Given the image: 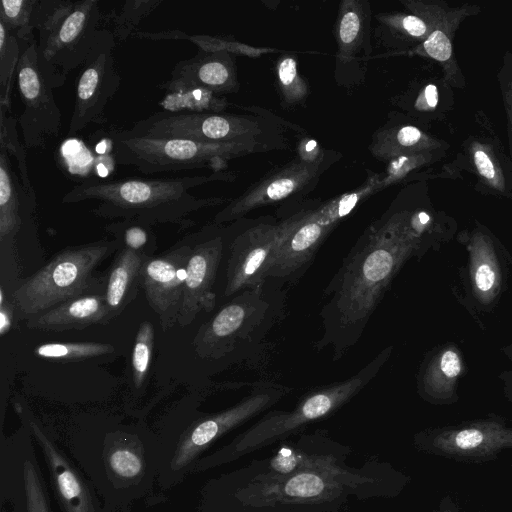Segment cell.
<instances>
[{"label":"cell","instance_id":"1","mask_svg":"<svg viewBox=\"0 0 512 512\" xmlns=\"http://www.w3.org/2000/svg\"><path fill=\"white\" fill-rule=\"evenodd\" d=\"M430 251L408 227L399 206L359 237L324 290L322 335L317 350L330 348L341 359L361 338L393 279L411 258Z\"/></svg>","mask_w":512,"mask_h":512},{"label":"cell","instance_id":"2","mask_svg":"<svg viewBox=\"0 0 512 512\" xmlns=\"http://www.w3.org/2000/svg\"><path fill=\"white\" fill-rule=\"evenodd\" d=\"M232 173L214 172L204 176L173 178H122L109 181H85L75 185L62 203L96 201L91 212L106 219H135L149 225H192L188 218L198 210L221 205L223 197L199 198L190 189L213 181H231Z\"/></svg>","mask_w":512,"mask_h":512},{"label":"cell","instance_id":"3","mask_svg":"<svg viewBox=\"0 0 512 512\" xmlns=\"http://www.w3.org/2000/svg\"><path fill=\"white\" fill-rule=\"evenodd\" d=\"M281 284L268 279L228 299L198 329L192 342L195 353L211 361L251 357L283 314L285 291Z\"/></svg>","mask_w":512,"mask_h":512},{"label":"cell","instance_id":"4","mask_svg":"<svg viewBox=\"0 0 512 512\" xmlns=\"http://www.w3.org/2000/svg\"><path fill=\"white\" fill-rule=\"evenodd\" d=\"M98 0H39L35 37L39 65L54 88L85 62L99 32Z\"/></svg>","mask_w":512,"mask_h":512},{"label":"cell","instance_id":"5","mask_svg":"<svg viewBox=\"0 0 512 512\" xmlns=\"http://www.w3.org/2000/svg\"><path fill=\"white\" fill-rule=\"evenodd\" d=\"M115 248L116 240H101L60 251L14 291L21 317L29 319L70 299L103 293L106 276L94 272Z\"/></svg>","mask_w":512,"mask_h":512},{"label":"cell","instance_id":"6","mask_svg":"<svg viewBox=\"0 0 512 512\" xmlns=\"http://www.w3.org/2000/svg\"><path fill=\"white\" fill-rule=\"evenodd\" d=\"M455 238L467 258L457 270L452 293L484 330V319L495 311L508 289L512 255L491 229L477 220L457 232Z\"/></svg>","mask_w":512,"mask_h":512},{"label":"cell","instance_id":"7","mask_svg":"<svg viewBox=\"0 0 512 512\" xmlns=\"http://www.w3.org/2000/svg\"><path fill=\"white\" fill-rule=\"evenodd\" d=\"M114 160L143 174L222 165L253 150L254 141L199 142L181 138L137 136L127 130L109 134Z\"/></svg>","mask_w":512,"mask_h":512},{"label":"cell","instance_id":"8","mask_svg":"<svg viewBox=\"0 0 512 512\" xmlns=\"http://www.w3.org/2000/svg\"><path fill=\"white\" fill-rule=\"evenodd\" d=\"M392 351L393 346L385 347L351 377L311 391L293 410L265 416L238 439L232 452L239 454L251 451L336 411L376 377L391 357Z\"/></svg>","mask_w":512,"mask_h":512},{"label":"cell","instance_id":"9","mask_svg":"<svg viewBox=\"0 0 512 512\" xmlns=\"http://www.w3.org/2000/svg\"><path fill=\"white\" fill-rule=\"evenodd\" d=\"M365 192L347 194L323 206L304 208L283 218L284 232L268 279L282 283L298 279L330 232L354 209Z\"/></svg>","mask_w":512,"mask_h":512},{"label":"cell","instance_id":"10","mask_svg":"<svg viewBox=\"0 0 512 512\" xmlns=\"http://www.w3.org/2000/svg\"><path fill=\"white\" fill-rule=\"evenodd\" d=\"M226 241L225 281L222 297H231L263 285L277 256L284 225L271 217L232 226ZM227 239V237H226Z\"/></svg>","mask_w":512,"mask_h":512},{"label":"cell","instance_id":"11","mask_svg":"<svg viewBox=\"0 0 512 512\" xmlns=\"http://www.w3.org/2000/svg\"><path fill=\"white\" fill-rule=\"evenodd\" d=\"M456 173L475 177L474 190L485 196L512 200V161L483 110L473 115V128L450 161Z\"/></svg>","mask_w":512,"mask_h":512},{"label":"cell","instance_id":"12","mask_svg":"<svg viewBox=\"0 0 512 512\" xmlns=\"http://www.w3.org/2000/svg\"><path fill=\"white\" fill-rule=\"evenodd\" d=\"M115 46L112 31L100 29L76 79L68 137L75 136L91 124L101 125L107 121L106 107L121 84L115 65Z\"/></svg>","mask_w":512,"mask_h":512},{"label":"cell","instance_id":"13","mask_svg":"<svg viewBox=\"0 0 512 512\" xmlns=\"http://www.w3.org/2000/svg\"><path fill=\"white\" fill-rule=\"evenodd\" d=\"M21 48L16 83L23 109L17 122L24 146L43 149L49 140L59 135L61 111L54 99L53 88L40 68L36 39Z\"/></svg>","mask_w":512,"mask_h":512},{"label":"cell","instance_id":"14","mask_svg":"<svg viewBox=\"0 0 512 512\" xmlns=\"http://www.w3.org/2000/svg\"><path fill=\"white\" fill-rule=\"evenodd\" d=\"M419 444L445 458L485 462L512 449V426L498 415L447 425L422 432Z\"/></svg>","mask_w":512,"mask_h":512},{"label":"cell","instance_id":"15","mask_svg":"<svg viewBox=\"0 0 512 512\" xmlns=\"http://www.w3.org/2000/svg\"><path fill=\"white\" fill-rule=\"evenodd\" d=\"M127 131L137 136L189 139L199 142L253 141L260 134L257 120L226 113H170L158 111Z\"/></svg>","mask_w":512,"mask_h":512},{"label":"cell","instance_id":"16","mask_svg":"<svg viewBox=\"0 0 512 512\" xmlns=\"http://www.w3.org/2000/svg\"><path fill=\"white\" fill-rule=\"evenodd\" d=\"M30 430H20L0 446V496L11 512H52Z\"/></svg>","mask_w":512,"mask_h":512},{"label":"cell","instance_id":"17","mask_svg":"<svg viewBox=\"0 0 512 512\" xmlns=\"http://www.w3.org/2000/svg\"><path fill=\"white\" fill-rule=\"evenodd\" d=\"M402 3L409 12L432 25L426 40L413 48V53L436 62L453 89H464L466 79L459 66L453 40L460 25L466 19L477 16L482 7L474 3L451 6L444 0H406Z\"/></svg>","mask_w":512,"mask_h":512},{"label":"cell","instance_id":"18","mask_svg":"<svg viewBox=\"0 0 512 512\" xmlns=\"http://www.w3.org/2000/svg\"><path fill=\"white\" fill-rule=\"evenodd\" d=\"M289 390L278 383L261 381L236 405L201 419L179 442L172 468L178 471L186 467L221 435L274 405Z\"/></svg>","mask_w":512,"mask_h":512},{"label":"cell","instance_id":"19","mask_svg":"<svg viewBox=\"0 0 512 512\" xmlns=\"http://www.w3.org/2000/svg\"><path fill=\"white\" fill-rule=\"evenodd\" d=\"M213 224L201 241L192 245L177 324H191L199 313L211 312L217 303L214 289L224 257L226 235Z\"/></svg>","mask_w":512,"mask_h":512},{"label":"cell","instance_id":"20","mask_svg":"<svg viewBox=\"0 0 512 512\" xmlns=\"http://www.w3.org/2000/svg\"><path fill=\"white\" fill-rule=\"evenodd\" d=\"M192 245L182 243L159 256L147 258L140 271V286L164 331L177 324L186 268Z\"/></svg>","mask_w":512,"mask_h":512},{"label":"cell","instance_id":"21","mask_svg":"<svg viewBox=\"0 0 512 512\" xmlns=\"http://www.w3.org/2000/svg\"><path fill=\"white\" fill-rule=\"evenodd\" d=\"M323 164L324 159L317 162L316 160L308 162L304 159L290 164L274 176H269L253 188L251 187L238 198L231 200L215 215L213 224L235 222L257 207L275 203L304 190L303 187L323 170Z\"/></svg>","mask_w":512,"mask_h":512},{"label":"cell","instance_id":"22","mask_svg":"<svg viewBox=\"0 0 512 512\" xmlns=\"http://www.w3.org/2000/svg\"><path fill=\"white\" fill-rule=\"evenodd\" d=\"M467 373L463 351L454 341L429 349L416 375L418 395L432 405H452L459 400V384Z\"/></svg>","mask_w":512,"mask_h":512},{"label":"cell","instance_id":"23","mask_svg":"<svg viewBox=\"0 0 512 512\" xmlns=\"http://www.w3.org/2000/svg\"><path fill=\"white\" fill-rule=\"evenodd\" d=\"M28 427L41 448L55 495L63 512H98L90 490L66 457L38 424L29 421Z\"/></svg>","mask_w":512,"mask_h":512},{"label":"cell","instance_id":"24","mask_svg":"<svg viewBox=\"0 0 512 512\" xmlns=\"http://www.w3.org/2000/svg\"><path fill=\"white\" fill-rule=\"evenodd\" d=\"M13 157L0 145V240L15 239L35 210L34 189H28L18 173Z\"/></svg>","mask_w":512,"mask_h":512},{"label":"cell","instance_id":"25","mask_svg":"<svg viewBox=\"0 0 512 512\" xmlns=\"http://www.w3.org/2000/svg\"><path fill=\"white\" fill-rule=\"evenodd\" d=\"M166 82L203 88L218 95L237 87L234 62L226 51L199 50L194 57L177 62Z\"/></svg>","mask_w":512,"mask_h":512},{"label":"cell","instance_id":"26","mask_svg":"<svg viewBox=\"0 0 512 512\" xmlns=\"http://www.w3.org/2000/svg\"><path fill=\"white\" fill-rule=\"evenodd\" d=\"M398 102L409 118L425 128L446 121L455 109L453 87L442 73L412 80Z\"/></svg>","mask_w":512,"mask_h":512},{"label":"cell","instance_id":"27","mask_svg":"<svg viewBox=\"0 0 512 512\" xmlns=\"http://www.w3.org/2000/svg\"><path fill=\"white\" fill-rule=\"evenodd\" d=\"M108 322L104 295L94 293L70 299L33 316L27 319L26 325L31 329L61 332Z\"/></svg>","mask_w":512,"mask_h":512},{"label":"cell","instance_id":"28","mask_svg":"<svg viewBox=\"0 0 512 512\" xmlns=\"http://www.w3.org/2000/svg\"><path fill=\"white\" fill-rule=\"evenodd\" d=\"M120 250L106 275L103 292L108 321L134 300L140 286V271L147 257L126 248Z\"/></svg>","mask_w":512,"mask_h":512},{"label":"cell","instance_id":"29","mask_svg":"<svg viewBox=\"0 0 512 512\" xmlns=\"http://www.w3.org/2000/svg\"><path fill=\"white\" fill-rule=\"evenodd\" d=\"M450 144L427 131L411 118L402 120L384 134V156L398 158L422 151L449 150Z\"/></svg>","mask_w":512,"mask_h":512},{"label":"cell","instance_id":"30","mask_svg":"<svg viewBox=\"0 0 512 512\" xmlns=\"http://www.w3.org/2000/svg\"><path fill=\"white\" fill-rule=\"evenodd\" d=\"M160 88L165 91L158 103L161 111L170 113H221L227 101L212 91L186 85L164 82Z\"/></svg>","mask_w":512,"mask_h":512},{"label":"cell","instance_id":"31","mask_svg":"<svg viewBox=\"0 0 512 512\" xmlns=\"http://www.w3.org/2000/svg\"><path fill=\"white\" fill-rule=\"evenodd\" d=\"M105 230L115 237L119 247L147 258L154 256L157 240L152 225L135 219H123L109 223Z\"/></svg>","mask_w":512,"mask_h":512},{"label":"cell","instance_id":"32","mask_svg":"<svg viewBox=\"0 0 512 512\" xmlns=\"http://www.w3.org/2000/svg\"><path fill=\"white\" fill-rule=\"evenodd\" d=\"M39 0H2L0 22L18 39L27 45L36 39L35 20Z\"/></svg>","mask_w":512,"mask_h":512},{"label":"cell","instance_id":"33","mask_svg":"<svg viewBox=\"0 0 512 512\" xmlns=\"http://www.w3.org/2000/svg\"><path fill=\"white\" fill-rule=\"evenodd\" d=\"M18 39L0 22V109L11 112V91L21 57Z\"/></svg>","mask_w":512,"mask_h":512},{"label":"cell","instance_id":"34","mask_svg":"<svg viewBox=\"0 0 512 512\" xmlns=\"http://www.w3.org/2000/svg\"><path fill=\"white\" fill-rule=\"evenodd\" d=\"M396 48H415L426 40L432 25L414 13H396L384 16Z\"/></svg>","mask_w":512,"mask_h":512},{"label":"cell","instance_id":"35","mask_svg":"<svg viewBox=\"0 0 512 512\" xmlns=\"http://www.w3.org/2000/svg\"><path fill=\"white\" fill-rule=\"evenodd\" d=\"M114 347L100 342H52L35 347L34 354L40 358L54 360H84L108 355Z\"/></svg>","mask_w":512,"mask_h":512},{"label":"cell","instance_id":"36","mask_svg":"<svg viewBox=\"0 0 512 512\" xmlns=\"http://www.w3.org/2000/svg\"><path fill=\"white\" fill-rule=\"evenodd\" d=\"M161 0H127L111 16L116 43H125L136 32L140 21L161 5Z\"/></svg>","mask_w":512,"mask_h":512},{"label":"cell","instance_id":"37","mask_svg":"<svg viewBox=\"0 0 512 512\" xmlns=\"http://www.w3.org/2000/svg\"><path fill=\"white\" fill-rule=\"evenodd\" d=\"M154 336L153 324L148 320L141 322L131 355L132 381L136 389L143 386L149 372L154 348Z\"/></svg>","mask_w":512,"mask_h":512},{"label":"cell","instance_id":"38","mask_svg":"<svg viewBox=\"0 0 512 512\" xmlns=\"http://www.w3.org/2000/svg\"><path fill=\"white\" fill-rule=\"evenodd\" d=\"M278 487L285 497L311 499L323 496L331 487V481L314 471H300L288 475Z\"/></svg>","mask_w":512,"mask_h":512},{"label":"cell","instance_id":"39","mask_svg":"<svg viewBox=\"0 0 512 512\" xmlns=\"http://www.w3.org/2000/svg\"><path fill=\"white\" fill-rule=\"evenodd\" d=\"M17 124V119L10 112L0 109V145L6 147L15 160L24 186L28 189H34L28 173L26 147L19 139Z\"/></svg>","mask_w":512,"mask_h":512},{"label":"cell","instance_id":"40","mask_svg":"<svg viewBox=\"0 0 512 512\" xmlns=\"http://www.w3.org/2000/svg\"><path fill=\"white\" fill-rule=\"evenodd\" d=\"M507 126L508 154L512 161V51H506L496 74Z\"/></svg>","mask_w":512,"mask_h":512},{"label":"cell","instance_id":"41","mask_svg":"<svg viewBox=\"0 0 512 512\" xmlns=\"http://www.w3.org/2000/svg\"><path fill=\"white\" fill-rule=\"evenodd\" d=\"M350 5L349 2L348 8L343 10L338 24L339 46L345 52L356 48L364 33V17L359 9Z\"/></svg>","mask_w":512,"mask_h":512},{"label":"cell","instance_id":"42","mask_svg":"<svg viewBox=\"0 0 512 512\" xmlns=\"http://www.w3.org/2000/svg\"><path fill=\"white\" fill-rule=\"evenodd\" d=\"M108 465L111 471L122 479H134L143 470L142 458L126 446L114 448L108 455Z\"/></svg>","mask_w":512,"mask_h":512},{"label":"cell","instance_id":"43","mask_svg":"<svg viewBox=\"0 0 512 512\" xmlns=\"http://www.w3.org/2000/svg\"><path fill=\"white\" fill-rule=\"evenodd\" d=\"M278 77L287 102L299 101L307 94V87L298 76L296 62L292 57H285L279 62Z\"/></svg>","mask_w":512,"mask_h":512},{"label":"cell","instance_id":"44","mask_svg":"<svg viewBox=\"0 0 512 512\" xmlns=\"http://www.w3.org/2000/svg\"><path fill=\"white\" fill-rule=\"evenodd\" d=\"M319 465V464H317ZM315 464L307 465L304 457L289 449H281L271 460L270 466L274 472L288 476L300 471H312Z\"/></svg>","mask_w":512,"mask_h":512},{"label":"cell","instance_id":"45","mask_svg":"<svg viewBox=\"0 0 512 512\" xmlns=\"http://www.w3.org/2000/svg\"><path fill=\"white\" fill-rule=\"evenodd\" d=\"M13 307L4 299V290H0V334L5 335L12 324Z\"/></svg>","mask_w":512,"mask_h":512},{"label":"cell","instance_id":"46","mask_svg":"<svg viewBox=\"0 0 512 512\" xmlns=\"http://www.w3.org/2000/svg\"><path fill=\"white\" fill-rule=\"evenodd\" d=\"M504 397L512 405V369L501 371L498 375Z\"/></svg>","mask_w":512,"mask_h":512},{"label":"cell","instance_id":"47","mask_svg":"<svg viewBox=\"0 0 512 512\" xmlns=\"http://www.w3.org/2000/svg\"><path fill=\"white\" fill-rule=\"evenodd\" d=\"M500 350L506 356V358L512 362V343L502 347Z\"/></svg>","mask_w":512,"mask_h":512},{"label":"cell","instance_id":"48","mask_svg":"<svg viewBox=\"0 0 512 512\" xmlns=\"http://www.w3.org/2000/svg\"><path fill=\"white\" fill-rule=\"evenodd\" d=\"M444 512H451V511H450V510H446V511H444Z\"/></svg>","mask_w":512,"mask_h":512},{"label":"cell","instance_id":"49","mask_svg":"<svg viewBox=\"0 0 512 512\" xmlns=\"http://www.w3.org/2000/svg\"><path fill=\"white\" fill-rule=\"evenodd\" d=\"M2 512H4V510L2 509Z\"/></svg>","mask_w":512,"mask_h":512}]
</instances>
